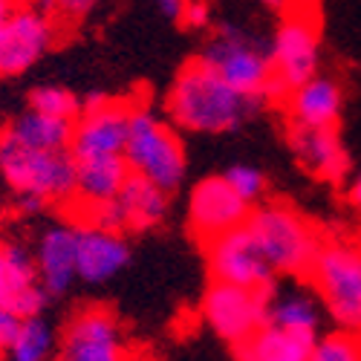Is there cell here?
<instances>
[{"label": "cell", "mask_w": 361, "mask_h": 361, "mask_svg": "<svg viewBox=\"0 0 361 361\" xmlns=\"http://www.w3.org/2000/svg\"><path fill=\"white\" fill-rule=\"evenodd\" d=\"M168 116L176 128L191 133H228L252 116L257 99L234 90L202 58L176 75L168 93Z\"/></svg>", "instance_id": "6da1fadb"}, {"label": "cell", "mask_w": 361, "mask_h": 361, "mask_svg": "<svg viewBox=\"0 0 361 361\" xmlns=\"http://www.w3.org/2000/svg\"><path fill=\"white\" fill-rule=\"evenodd\" d=\"M0 179L18 197H38L47 205L75 197V162L70 150L29 147L9 130L0 133Z\"/></svg>", "instance_id": "7a4b0ae2"}, {"label": "cell", "mask_w": 361, "mask_h": 361, "mask_svg": "<svg viewBox=\"0 0 361 361\" xmlns=\"http://www.w3.org/2000/svg\"><path fill=\"white\" fill-rule=\"evenodd\" d=\"M312 292L341 329H361V243L347 237L321 240L307 269Z\"/></svg>", "instance_id": "3957f363"}, {"label": "cell", "mask_w": 361, "mask_h": 361, "mask_svg": "<svg viewBox=\"0 0 361 361\" xmlns=\"http://www.w3.org/2000/svg\"><path fill=\"white\" fill-rule=\"evenodd\" d=\"M252 237L257 240V246L269 266L275 269V275H307V269L321 246V234L315 226L300 217L295 208L281 205V202H269L260 205L249 214L246 220Z\"/></svg>", "instance_id": "277c9868"}, {"label": "cell", "mask_w": 361, "mask_h": 361, "mask_svg": "<svg viewBox=\"0 0 361 361\" xmlns=\"http://www.w3.org/2000/svg\"><path fill=\"white\" fill-rule=\"evenodd\" d=\"M125 162L133 173L157 183L168 194L185 179V147L176 130L157 118L150 107H130Z\"/></svg>", "instance_id": "5b68a950"}, {"label": "cell", "mask_w": 361, "mask_h": 361, "mask_svg": "<svg viewBox=\"0 0 361 361\" xmlns=\"http://www.w3.org/2000/svg\"><path fill=\"white\" fill-rule=\"evenodd\" d=\"M269 292L272 289L212 281V286L202 295V321L214 329L217 338L237 350L266 324Z\"/></svg>", "instance_id": "8992f818"}, {"label": "cell", "mask_w": 361, "mask_h": 361, "mask_svg": "<svg viewBox=\"0 0 361 361\" xmlns=\"http://www.w3.org/2000/svg\"><path fill=\"white\" fill-rule=\"evenodd\" d=\"M202 61L220 78H226L234 90L252 99H263V90L269 78H272L269 52L255 38H249L234 26L217 29L214 38L208 41V49L202 52Z\"/></svg>", "instance_id": "52a82bcc"}, {"label": "cell", "mask_w": 361, "mask_h": 361, "mask_svg": "<svg viewBox=\"0 0 361 361\" xmlns=\"http://www.w3.org/2000/svg\"><path fill=\"white\" fill-rule=\"evenodd\" d=\"M128 122H130V104L107 96H90L87 104H81L78 116L73 118V139H70L73 162L125 157Z\"/></svg>", "instance_id": "ba28073f"}, {"label": "cell", "mask_w": 361, "mask_h": 361, "mask_svg": "<svg viewBox=\"0 0 361 361\" xmlns=\"http://www.w3.org/2000/svg\"><path fill=\"white\" fill-rule=\"evenodd\" d=\"M321 61V41H318V23L307 12H292L283 18L278 32L269 47V64H272V78L283 90V96L300 81L318 73Z\"/></svg>", "instance_id": "9c48e42d"}, {"label": "cell", "mask_w": 361, "mask_h": 361, "mask_svg": "<svg viewBox=\"0 0 361 361\" xmlns=\"http://www.w3.org/2000/svg\"><path fill=\"white\" fill-rule=\"evenodd\" d=\"M202 246H205L212 281L252 286V289H272L275 286V269L263 257L249 226L231 228L214 240H208Z\"/></svg>", "instance_id": "30bf717a"}, {"label": "cell", "mask_w": 361, "mask_h": 361, "mask_svg": "<svg viewBox=\"0 0 361 361\" xmlns=\"http://www.w3.org/2000/svg\"><path fill=\"white\" fill-rule=\"evenodd\" d=\"M58 355L64 361H122L128 358L122 324L104 307H84L64 326Z\"/></svg>", "instance_id": "8fae6325"}, {"label": "cell", "mask_w": 361, "mask_h": 361, "mask_svg": "<svg viewBox=\"0 0 361 361\" xmlns=\"http://www.w3.org/2000/svg\"><path fill=\"white\" fill-rule=\"evenodd\" d=\"M55 41V26L47 9L20 6L0 26V75H20L35 67Z\"/></svg>", "instance_id": "7c38bea8"}, {"label": "cell", "mask_w": 361, "mask_h": 361, "mask_svg": "<svg viewBox=\"0 0 361 361\" xmlns=\"http://www.w3.org/2000/svg\"><path fill=\"white\" fill-rule=\"evenodd\" d=\"M249 214H252V205L226 183V176L200 179L188 197V223L202 243L231 228L246 226Z\"/></svg>", "instance_id": "4fadbf2b"}, {"label": "cell", "mask_w": 361, "mask_h": 361, "mask_svg": "<svg viewBox=\"0 0 361 361\" xmlns=\"http://www.w3.org/2000/svg\"><path fill=\"white\" fill-rule=\"evenodd\" d=\"M75 260L84 283H107L130 260V246L122 231H107L90 223L75 226Z\"/></svg>", "instance_id": "5bb4252c"}, {"label": "cell", "mask_w": 361, "mask_h": 361, "mask_svg": "<svg viewBox=\"0 0 361 361\" xmlns=\"http://www.w3.org/2000/svg\"><path fill=\"white\" fill-rule=\"evenodd\" d=\"M0 304L12 307L20 318L38 315L47 304L35 257L18 243H0Z\"/></svg>", "instance_id": "9a60e30c"}, {"label": "cell", "mask_w": 361, "mask_h": 361, "mask_svg": "<svg viewBox=\"0 0 361 361\" xmlns=\"http://www.w3.org/2000/svg\"><path fill=\"white\" fill-rule=\"evenodd\" d=\"M289 147L298 165L318 179L338 183L347 176L350 159L336 133V128H315V125H295L289 128Z\"/></svg>", "instance_id": "2e32d148"}, {"label": "cell", "mask_w": 361, "mask_h": 361, "mask_svg": "<svg viewBox=\"0 0 361 361\" xmlns=\"http://www.w3.org/2000/svg\"><path fill=\"white\" fill-rule=\"evenodd\" d=\"M35 269L47 295H64L78 278L75 226H49L35 246Z\"/></svg>", "instance_id": "e0dca14e"}, {"label": "cell", "mask_w": 361, "mask_h": 361, "mask_svg": "<svg viewBox=\"0 0 361 361\" xmlns=\"http://www.w3.org/2000/svg\"><path fill=\"white\" fill-rule=\"evenodd\" d=\"M289 113L295 125H315V128H336L344 107V93L336 78L326 75H310L292 87L289 93Z\"/></svg>", "instance_id": "ac0fdd59"}, {"label": "cell", "mask_w": 361, "mask_h": 361, "mask_svg": "<svg viewBox=\"0 0 361 361\" xmlns=\"http://www.w3.org/2000/svg\"><path fill=\"white\" fill-rule=\"evenodd\" d=\"M321 300L310 289L298 286H272L269 292V307H266V324H275L286 333L304 336V338H318L321 333Z\"/></svg>", "instance_id": "d6986e66"}, {"label": "cell", "mask_w": 361, "mask_h": 361, "mask_svg": "<svg viewBox=\"0 0 361 361\" xmlns=\"http://www.w3.org/2000/svg\"><path fill=\"white\" fill-rule=\"evenodd\" d=\"M116 202L122 208L125 228L130 231H150L162 226L168 217V191L133 171L128 173L122 188H118Z\"/></svg>", "instance_id": "ffe728a7"}, {"label": "cell", "mask_w": 361, "mask_h": 361, "mask_svg": "<svg viewBox=\"0 0 361 361\" xmlns=\"http://www.w3.org/2000/svg\"><path fill=\"white\" fill-rule=\"evenodd\" d=\"M130 168L125 157H107V159H81L75 162V197L78 205L104 202L113 200L128 179Z\"/></svg>", "instance_id": "44dd1931"}, {"label": "cell", "mask_w": 361, "mask_h": 361, "mask_svg": "<svg viewBox=\"0 0 361 361\" xmlns=\"http://www.w3.org/2000/svg\"><path fill=\"white\" fill-rule=\"evenodd\" d=\"M312 347H315L312 338L286 333V329H281L275 324H263L257 333L246 344H240L234 353H237V358H246V361H307L312 355Z\"/></svg>", "instance_id": "7402d4cb"}, {"label": "cell", "mask_w": 361, "mask_h": 361, "mask_svg": "<svg viewBox=\"0 0 361 361\" xmlns=\"http://www.w3.org/2000/svg\"><path fill=\"white\" fill-rule=\"evenodd\" d=\"M6 130L18 142H23L29 147H38V150H70L73 118L49 116V113L26 107V113H20Z\"/></svg>", "instance_id": "603a6c76"}, {"label": "cell", "mask_w": 361, "mask_h": 361, "mask_svg": "<svg viewBox=\"0 0 361 361\" xmlns=\"http://www.w3.org/2000/svg\"><path fill=\"white\" fill-rule=\"evenodd\" d=\"M55 353H58L55 329L41 318V312L38 315H23L6 355L15 358V361H47Z\"/></svg>", "instance_id": "cb8c5ba5"}, {"label": "cell", "mask_w": 361, "mask_h": 361, "mask_svg": "<svg viewBox=\"0 0 361 361\" xmlns=\"http://www.w3.org/2000/svg\"><path fill=\"white\" fill-rule=\"evenodd\" d=\"M310 358L312 361H361V336L353 333V329L318 336Z\"/></svg>", "instance_id": "d4e9b609"}, {"label": "cell", "mask_w": 361, "mask_h": 361, "mask_svg": "<svg viewBox=\"0 0 361 361\" xmlns=\"http://www.w3.org/2000/svg\"><path fill=\"white\" fill-rule=\"evenodd\" d=\"M29 107L49 113V116H61V118H75L81 110V102L70 93L67 87H58V84H44L35 87L29 93Z\"/></svg>", "instance_id": "484cf974"}, {"label": "cell", "mask_w": 361, "mask_h": 361, "mask_svg": "<svg viewBox=\"0 0 361 361\" xmlns=\"http://www.w3.org/2000/svg\"><path fill=\"white\" fill-rule=\"evenodd\" d=\"M226 183L243 197L249 205L252 202H257L260 197H263V191H266V176L257 171V168H252V165H234V168H228L226 173Z\"/></svg>", "instance_id": "4316f807"}, {"label": "cell", "mask_w": 361, "mask_h": 361, "mask_svg": "<svg viewBox=\"0 0 361 361\" xmlns=\"http://www.w3.org/2000/svg\"><path fill=\"white\" fill-rule=\"evenodd\" d=\"M179 20L191 29H205L212 23V6H208L205 0H185L183 12H179Z\"/></svg>", "instance_id": "83f0119b"}, {"label": "cell", "mask_w": 361, "mask_h": 361, "mask_svg": "<svg viewBox=\"0 0 361 361\" xmlns=\"http://www.w3.org/2000/svg\"><path fill=\"white\" fill-rule=\"evenodd\" d=\"M18 324H20V315L6 307V304H0V358H4L12 347V338L18 333Z\"/></svg>", "instance_id": "f1b7e54d"}, {"label": "cell", "mask_w": 361, "mask_h": 361, "mask_svg": "<svg viewBox=\"0 0 361 361\" xmlns=\"http://www.w3.org/2000/svg\"><path fill=\"white\" fill-rule=\"evenodd\" d=\"M99 0H55L52 12H58L64 20H81L84 15H90L96 9Z\"/></svg>", "instance_id": "f546056e"}, {"label": "cell", "mask_w": 361, "mask_h": 361, "mask_svg": "<svg viewBox=\"0 0 361 361\" xmlns=\"http://www.w3.org/2000/svg\"><path fill=\"white\" fill-rule=\"evenodd\" d=\"M157 4H159V9H162L168 18L179 20V12H183V4H185V0H157Z\"/></svg>", "instance_id": "4dcf8cb0"}, {"label": "cell", "mask_w": 361, "mask_h": 361, "mask_svg": "<svg viewBox=\"0 0 361 361\" xmlns=\"http://www.w3.org/2000/svg\"><path fill=\"white\" fill-rule=\"evenodd\" d=\"M350 202H353V208H358V212H361V171L355 173L353 185H350Z\"/></svg>", "instance_id": "1f68e13d"}, {"label": "cell", "mask_w": 361, "mask_h": 361, "mask_svg": "<svg viewBox=\"0 0 361 361\" xmlns=\"http://www.w3.org/2000/svg\"><path fill=\"white\" fill-rule=\"evenodd\" d=\"M257 4H263L266 9H275V12H286L292 6V0H257Z\"/></svg>", "instance_id": "d6a6232c"}, {"label": "cell", "mask_w": 361, "mask_h": 361, "mask_svg": "<svg viewBox=\"0 0 361 361\" xmlns=\"http://www.w3.org/2000/svg\"><path fill=\"white\" fill-rule=\"evenodd\" d=\"M18 9V0H0V26H4V20Z\"/></svg>", "instance_id": "836d02e7"}, {"label": "cell", "mask_w": 361, "mask_h": 361, "mask_svg": "<svg viewBox=\"0 0 361 361\" xmlns=\"http://www.w3.org/2000/svg\"><path fill=\"white\" fill-rule=\"evenodd\" d=\"M52 4H55V0H35V6H41L47 12H52Z\"/></svg>", "instance_id": "e575fe53"}, {"label": "cell", "mask_w": 361, "mask_h": 361, "mask_svg": "<svg viewBox=\"0 0 361 361\" xmlns=\"http://www.w3.org/2000/svg\"><path fill=\"white\" fill-rule=\"evenodd\" d=\"M358 336H361V329H358Z\"/></svg>", "instance_id": "d590c367"}]
</instances>
